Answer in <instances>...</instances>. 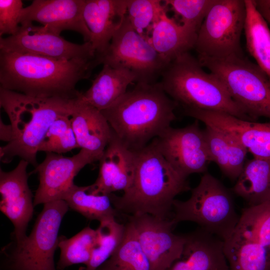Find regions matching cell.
<instances>
[{
  "label": "cell",
  "instance_id": "13",
  "mask_svg": "<svg viewBox=\"0 0 270 270\" xmlns=\"http://www.w3.org/2000/svg\"><path fill=\"white\" fill-rule=\"evenodd\" d=\"M152 141L166 161L185 178L205 173L211 162L198 120L182 128L170 126Z\"/></svg>",
  "mask_w": 270,
  "mask_h": 270
},
{
  "label": "cell",
  "instance_id": "15",
  "mask_svg": "<svg viewBox=\"0 0 270 270\" xmlns=\"http://www.w3.org/2000/svg\"><path fill=\"white\" fill-rule=\"evenodd\" d=\"M96 161L94 156L82 149L70 157L46 152L44 160L34 170L38 174L40 183L34 196V206L62 200L74 184V178L79 172Z\"/></svg>",
  "mask_w": 270,
  "mask_h": 270
},
{
  "label": "cell",
  "instance_id": "18",
  "mask_svg": "<svg viewBox=\"0 0 270 270\" xmlns=\"http://www.w3.org/2000/svg\"><path fill=\"white\" fill-rule=\"evenodd\" d=\"M85 0H34L24 8L20 25L37 22L60 35L64 30L80 34L84 42H90V34L83 18Z\"/></svg>",
  "mask_w": 270,
  "mask_h": 270
},
{
  "label": "cell",
  "instance_id": "28",
  "mask_svg": "<svg viewBox=\"0 0 270 270\" xmlns=\"http://www.w3.org/2000/svg\"><path fill=\"white\" fill-rule=\"evenodd\" d=\"M97 270H152L130 222L126 224L124 236L118 248Z\"/></svg>",
  "mask_w": 270,
  "mask_h": 270
},
{
  "label": "cell",
  "instance_id": "30",
  "mask_svg": "<svg viewBox=\"0 0 270 270\" xmlns=\"http://www.w3.org/2000/svg\"><path fill=\"white\" fill-rule=\"evenodd\" d=\"M91 258L79 270H97L115 252L123 240L126 224L118 223L115 216L100 220Z\"/></svg>",
  "mask_w": 270,
  "mask_h": 270
},
{
  "label": "cell",
  "instance_id": "33",
  "mask_svg": "<svg viewBox=\"0 0 270 270\" xmlns=\"http://www.w3.org/2000/svg\"><path fill=\"white\" fill-rule=\"evenodd\" d=\"M217 0H165L164 5L178 18L180 24L198 32L208 13Z\"/></svg>",
  "mask_w": 270,
  "mask_h": 270
},
{
  "label": "cell",
  "instance_id": "5",
  "mask_svg": "<svg viewBox=\"0 0 270 270\" xmlns=\"http://www.w3.org/2000/svg\"><path fill=\"white\" fill-rule=\"evenodd\" d=\"M160 82L168 96L184 109L222 112L253 121L233 100L222 80L204 70L198 58L189 52L168 64Z\"/></svg>",
  "mask_w": 270,
  "mask_h": 270
},
{
  "label": "cell",
  "instance_id": "17",
  "mask_svg": "<svg viewBox=\"0 0 270 270\" xmlns=\"http://www.w3.org/2000/svg\"><path fill=\"white\" fill-rule=\"evenodd\" d=\"M186 115L234 138L254 158L270 160V122H256L224 112L188 108Z\"/></svg>",
  "mask_w": 270,
  "mask_h": 270
},
{
  "label": "cell",
  "instance_id": "25",
  "mask_svg": "<svg viewBox=\"0 0 270 270\" xmlns=\"http://www.w3.org/2000/svg\"><path fill=\"white\" fill-rule=\"evenodd\" d=\"M204 132L211 162L231 180H236L246 162L248 150L230 135L206 125Z\"/></svg>",
  "mask_w": 270,
  "mask_h": 270
},
{
  "label": "cell",
  "instance_id": "9",
  "mask_svg": "<svg viewBox=\"0 0 270 270\" xmlns=\"http://www.w3.org/2000/svg\"><path fill=\"white\" fill-rule=\"evenodd\" d=\"M246 17L244 0H217L198 32L194 48L198 56H243L240 37Z\"/></svg>",
  "mask_w": 270,
  "mask_h": 270
},
{
  "label": "cell",
  "instance_id": "6",
  "mask_svg": "<svg viewBox=\"0 0 270 270\" xmlns=\"http://www.w3.org/2000/svg\"><path fill=\"white\" fill-rule=\"evenodd\" d=\"M172 220L176 224L190 221L224 242L235 230L240 216L230 191L216 178L204 173L186 200H174Z\"/></svg>",
  "mask_w": 270,
  "mask_h": 270
},
{
  "label": "cell",
  "instance_id": "22",
  "mask_svg": "<svg viewBox=\"0 0 270 270\" xmlns=\"http://www.w3.org/2000/svg\"><path fill=\"white\" fill-rule=\"evenodd\" d=\"M70 120L79 148L90 153L98 161L112 134L102 112L80 102L78 98Z\"/></svg>",
  "mask_w": 270,
  "mask_h": 270
},
{
  "label": "cell",
  "instance_id": "31",
  "mask_svg": "<svg viewBox=\"0 0 270 270\" xmlns=\"http://www.w3.org/2000/svg\"><path fill=\"white\" fill-rule=\"evenodd\" d=\"M96 238V230L86 227L70 238H59L58 247L60 250L57 270H64L76 264L86 265L90 261Z\"/></svg>",
  "mask_w": 270,
  "mask_h": 270
},
{
  "label": "cell",
  "instance_id": "1",
  "mask_svg": "<svg viewBox=\"0 0 270 270\" xmlns=\"http://www.w3.org/2000/svg\"><path fill=\"white\" fill-rule=\"evenodd\" d=\"M100 64L92 60H58L0 51V88L37 98H74L76 84Z\"/></svg>",
  "mask_w": 270,
  "mask_h": 270
},
{
  "label": "cell",
  "instance_id": "4",
  "mask_svg": "<svg viewBox=\"0 0 270 270\" xmlns=\"http://www.w3.org/2000/svg\"><path fill=\"white\" fill-rule=\"evenodd\" d=\"M136 152L132 182L122 196L110 194L113 206L118 212L130 215L168 218L175 197L191 190L187 178L171 166L152 140Z\"/></svg>",
  "mask_w": 270,
  "mask_h": 270
},
{
  "label": "cell",
  "instance_id": "16",
  "mask_svg": "<svg viewBox=\"0 0 270 270\" xmlns=\"http://www.w3.org/2000/svg\"><path fill=\"white\" fill-rule=\"evenodd\" d=\"M28 164L20 160L12 170H0V208L14 226V243L27 236L28 225L33 215L34 206L26 172Z\"/></svg>",
  "mask_w": 270,
  "mask_h": 270
},
{
  "label": "cell",
  "instance_id": "29",
  "mask_svg": "<svg viewBox=\"0 0 270 270\" xmlns=\"http://www.w3.org/2000/svg\"><path fill=\"white\" fill-rule=\"evenodd\" d=\"M62 200L68 207L90 220L99 222L116 216L114 208L110 194H94L88 192V186L74 184L64 194Z\"/></svg>",
  "mask_w": 270,
  "mask_h": 270
},
{
  "label": "cell",
  "instance_id": "20",
  "mask_svg": "<svg viewBox=\"0 0 270 270\" xmlns=\"http://www.w3.org/2000/svg\"><path fill=\"white\" fill-rule=\"evenodd\" d=\"M184 235L180 257L166 270H230L222 240L200 228Z\"/></svg>",
  "mask_w": 270,
  "mask_h": 270
},
{
  "label": "cell",
  "instance_id": "38",
  "mask_svg": "<svg viewBox=\"0 0 270 270\" xmlns=\"http://www.w3.org/2000/svg\"><path fill=\"white\" fill-rule=\"evenodd\" d=\"M260 3L270 10V0H258Z\"/></svg>",
  "mask_w": 270,
  "mask_h": 270
},
{
  "label": "cell",
  "instance_id": "3",
  "mask_svg": "<svg viewBox=\"0 0 270 270\" xmlns=\"http://www.w3.org/2000/svg\"><path fill=\"white\" fill-rule=\"evenodd\" d=\"M78 97L37 98L0 88V106L12 130V140L0 148L1 161L8 163L18 156L36 168L37 153L49 128L57 118L71 116Z\"/></svg>",
  "mask_w": 270,
  "mask_h": 270
},
{
  "label": "cell",
  "instance_id": "10",
  "mask_svg": "<svg viewBox=\"0 0 270 270\" xmlns=\"http://www.w3.org/2000/svg\"><path fill=\"white\" fill-rule=\"evenodd\" d=\"M98 56L100 64L126 68L132 72L136 76V83L158 82L170 63L148 40L134 29L126 16L106 51Z\"/></svg>",
  "mask_w": 270,
  "mask_h": 270
},
{
  "label": "cell",
  "instance_id": "32",
  "mask_svg": "<svg viewBox=\"0 0 270 270\" xmlns=\"http://www.w3.org/2000/svg\"><path fill=\"white\" fill-rule=\"evenodd\" d=\"M160 0H128L126 16L134 29L149 40L153 27L168 8Z\"/></svg>",
  "mask_w": 270,
  "mask_h": 270
},
{
  "label": "cell",
  "instance_id": "34",
  "mask_svg": "<svg viewBox=\"0 0 270 270\" xmlns=\"http://www.w3.org/2000/svg\"><path fill=\"white\" fill-rule=\"evenodd\" d=\"M76 148L79 146L72 126L70 116H63L52 124L38 152L60 154Z\"/></svg>",
  "mask_w": 270,
  "mask_h": 270
},
{
  "label": "cell",
  "instance_id": "19",
  "mask_svg": "<svg viewBox=\"0 0 270 270\" xmlns=\"http://www.w3.org/2000/svg\"><path fill=\"white\" fill-rule=\"evenodd\" d=\"M98 162V176L93 184L88 186L89 192L110 194L119 190L124 192L129 188L134 174L136 152L123 144L113 131Z\"/></svg>",
  "mask_w": 270,
  "mask_h": 270
},
{
  "label": "cell",
  "instance_id": "14",
  "mask_svg": "<svg viewBox=\"0 0 270 270\" xmlns=\"http://www.w3.org/2000/svg\"><path fill=\"white\" fill-rule=\"evenodd\" d=\"M128 218L152 270H166L180 257L186 237L172 232L176 224L172 219L147 214Z\"/></svg>",
  "mask_w": 270,
  "mask_h": 270
},
{
  "label": "cell",
  "instance_id": "23",
  "mask_svg": "<svg viewBox=\"0 0 270 270\" xmlns=\"http://www.w3.org/2000/svg\"><path fill=\"white\" fill-rule=\"evenodd\" d=\"M102 65L90 87L79 96L80 102L100 111L113 104L127 92L130 84L136 82V76L128 70Z\"/></svg>",
  "mask_w": 270,
  "mask_h": 270
},
{
  "label": "cell",
  "instance_id": "8",
  "mask_svg": "<svg viewBox=\"0 0 270 270\" xmlns=\"http://www.w3.org/2000/svg\"><path fill=\"white\" fill-rule=\"evenodd\" d=\"M44 205L30 235L14 243L7 254V270H56L54 254L58 247V231L69 207L62 200Z\"/></svg>",
  "mask_w": 270,
  "mask_h": 270
},
{
  "label": "cell",
  "instance_id": "2",
  "mask_svg": "<svg viewBox=\"0 0 270 270\" xmlns=\"http://www.w3.org/2000/svg\"><path fill=\"white\" fill-rule=\"evenodd\" d=\"M178 104L160 82L136 83L110 106L102 110L111 128L128 148L138 150L169 128Z\"/></svg>",
  "mask_w": 270,
  "mask_h": 270
},
{
  "label": "cell",
  "instance_id": "35",
  "mask_svg": "<svg viewBox=\"0 0 270 270\" xmlns=\"http://www.w3.org/2000/svg\"><path fill=\"white\" fill-rule=\"evenodd\" d=\"M24 8L21 0H0V36L16 34L20 28V16Z\"/></svg>",
  "mask_w": 270,
  "mask_h": 270
},
{
  "label": "cell",
  "instance_id": "21",
  "mask_svg": "<svg viewBox=\"0 0 270 270\" xmlns=\"http://www.w3.org/2000/svg\"><path fill=\"white\" fill-rule=\"evenodd\" d=\"M128 0H85L83 18L98 56L108 48L126 15Z\"/></svg>",
  "mask_w": 270,
  "mask_h": 270
},
{
  "label": "cell",
  "instance_id": "7",
  "mask_svg": "<svg viewBox=\"0 0 270 270\" xmlns=\"http://www.w3.org/2000/svg\"><path fill=\"white\" fill-rule=\"evenodd\" d=\"M203 68L216 75L233 100L253 120H270V78L243 56L216 58L198 56Z\"/></svg>",
  "mask_w": 270,
  "mask_h": 270
},
{
  "label": "cell",
  "instance_id": "36",
  "mask_svg": "<svg viewBox=\"0 0 270 270\" xmlns=\"http://www.w3.org/2000/svg\"><path fill=\"white\" fill-rule=\"evenodd\" d=\"M12 130L10 124H5L2 118L0 120V138L2 140L10 142L12 139Z\"/></svg>",
  "mask_w": 270,
  "mask_h": 270
},
{
  "label": "cell",
  "instance_id": "11",
  "mask_svg": "<svg viewBox=\"0 0 270 270\" xmlns=\"http://www.w3.org/2000/svg\"><path fill=\"white\" fill-rule=\"evenodd\" d=\"M224 250L240 262L260 270H270V200L243 209Z\"/></svg>",
  "mask_w": 270,
  "mask_h": 270
},
{
  "label": "cell",
  "instance_id": "37",
  "mask_svg": "<svg viewBox=\"0 0 270 270\" xmlns=\"http://www.w3.org/2000/svg\"><path fill=\"white\" fill-rule=\"evenodd\" d=\"M257 9L266 21L270 24V10L260 4L258 0H254Z\"/></svg>",
  "mask_w": 270,
  "mask_h": 270
},
{
  "label": "cell",
  "instance_id": "12",
  "mask_svg": "<svg viewBox=\"0 0 270 270\" xmlns=\"http://www.w3.org/2000/svg\"><path fill=\"white\" fill-rule=\"evenodd\" d=\"M0 51L64 60L98 58L90 42L79 44L68 42L44 26H34L32 22L21 24L14 35L0 38Z\"/></svg>",
  "mask_w": 270,
  "mask_h": 270
},
{
  "label": "cell",
  "instance_id": "27",
  "mask_svg": "<svg viewBox=\"0 0 270 270\" xmlns=\"http://www.w3.org/2000/svg\"><path fill=\"white\" fill-rule=\"evenodd\" d=\"M244 2L246 17L244 30L247 50L256 64L270 78V30L254 0Z\"/></svg>",
  "mask_w": 270,
  "mask_h": 270
},
{
  "label": "cell",
  "instance_id": "26",
  "mask_svg": "<svg viewBox=\"0 0 270 270\" xmlns=\"http://www.w3.org/2000/svg\"><path fill=\"white\" fill-rule=\"evenodd\" d=\"M232 190L249 206L270 200V160L254 158L245 162Z\"/></svg>",
  "mask_w": 270,
  "mask_h": 270
},
{
  "label": "cell",
  "instance_id": "24",
  "mask_svg": "<svg viewBox=\"0 0 270 270\" xmlns=\"http://www.w3.org/2000/svg\"><path fill=\"white\" fill-rule=\"evenodd\" d=\"M197 33L187 28L164 12L154 25L149 42L156 51L170 62L194 48Z\"/></svg>",
  "mask_w": 270,
  "mask_h": 270
}]
</instances>
